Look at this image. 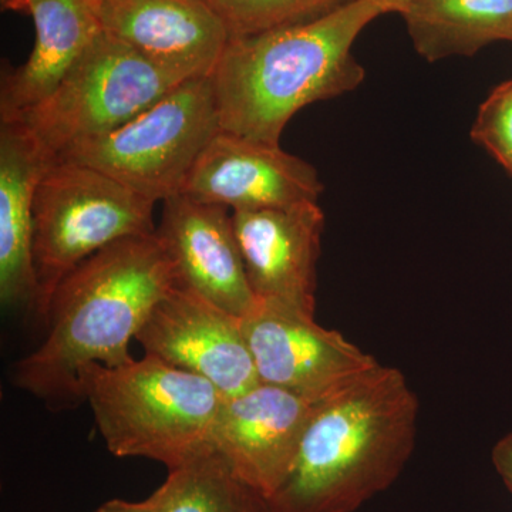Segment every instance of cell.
Listing matches in <instances>:
<instances>
[{
	"mask_svg": "<svg viewBox=\"0 0 512 512\" xmlns=\"http://www.w3.org/2000/svg\"><path fill=\"white\" fill-rule=\"evenodd\" d=\"M175 286L173 262L157 232L101 249L57 286L42 320L45 339L13 363L10 382L50 412L76 409L84 403L80 370L131 362V340Z\"/></svg>",
	"mask_w": 512,
	"mask_h": 512,
	"instance_id": "6da1fadb",
	"label": "cell"
},
{
	"mask_svg": "<svg viewBox=\"0 0 512 512\" xmlns=\"http://www.w3.org/2000/svg\"><path fill=\"white\" fill-rule=\"evenodd\" d=\"M419 417L406 375L382 363L316 403L275 512H356L402 476Z\"/></svg>",
	"mask_w": 512,
	"mask_h": 512,
	"instance_id": "7a4b0ae2",
	"label": "cell"
},
{
	"mask_svg": "<svg viewBox=\"0 0 512 512\" xmlns=\"http://www.w3.org/2000/svg\"><path fill=\"white\" fill-rule=\"evenodd\" d=\"M380 15L370 0H349L316 19L229 40L210 76L221 130L281 144L298 111L353 92L366 76L353 45Z\"/></svg>",
	"mask_w": 512,
	"mask_h": 512,
	"instance_id": "3957f363",
	"label": "cell"
},
{
	"mask_svg": "<svg viewBox=\"0 0 512 512\" xmlns=\"http://www.w3.org/2000/svg\"><path fill=\"white\" fill-rule=\"evenodd\" d=\"M80 389L113 456L148 458L168 471L210 450L225 400L204 377L151 355L123 366L83 367Z\"/></svg>",
	"mask_w": 512,
	"mask_h": 512,
	"instance_id": "277c9868",
	"label": "cell"
},
{
	"mask_svg": "<svg viewBox=\"0 0 512 512\" xmlns=\"http://www.w3.org/2000/svg\"><path fill=\"white\" fill-rule=\"evenodd\" d=\"M156 204L89 165L53 161L33 207L37 318H45L57 286L90 256L120 239L156 234Z\"/></svg>",
	"mask_w": 512,
	"mask_h": 512,
	"instance_id": "5b68a950",
	"label": "cell"
},
{
	"mask_svg": "<svg viewBox=\"0 0 512 512\" xmlns=\"http://www.w3.org/2000/svg\"><path fill=\"white\" fill-rule=\"evenodd\" d=\"M221 130L208 77L175 87L111 133L67 148L56 160L89 165L156 202L181 194L192 167Z\"/></svg>",
	"mask_w": 512,
	"mask_h": 512,
	"instance_id": "8992f818",
	"label": "cell"
},
{
	"mask_svg": "<svg viewBox=\"0 0 512 512\" xmlns=\"http://www.w3.org/2000/svg\"><path fill=\"white\" fill-rule=\"evenodd\" d=\"M190 79L101 32L52 96L18 120L53 158L111 133Z\"/></svg>",
	"mask_w": 512,
	"mask_h": 512,
	"instance_id": "52a82bcc",
	"label": "cell"
},
{
	"mask_svg": "<svg viewBox=\"0 0 512 512\" xmlns=\"http://www.w3.org/2000/svg\"><path fill=\"white\" fill-rule=\"evenodd\" d=\"M244 332L259 383L282 387L313 403L379 365L375 356L338 330L274 303L259 302L244 319Z\"/></svg>",
	"mask_w": 512,
	"mask_h": 512,
	"instance_id": "ba28073f",
	"label": "cell"
},
{
	"mask_svg": "<svg viewBox=\"0 0 512 512\" xmlns=\"http://www.w3.org/2000/svg\"><path fill=\"white\" fill-rule=\"evenodd\" d=\"M136 342L146 355L204 377L225 399L259 383L244 319L181 286L154 306Z\"/></svg>",
	"mask_w": 512,
	"mask_h": 512,
	"instance_id": "9c48e42d",
	"label": "cell"
},
{
	"mask_svg": "<svg viewBox=\"0 0 512 512\" xmlns=\"http://www.w3.org/2000/svg\"><path fill=\"white\" fill-rule=\"evenodd\" d=\"M232 224L256 299L315 318L325 229L318 202L232 211Z\"/></svg>",
	"mask_w": 512,
	"mask_h": 512,
	"instance_id": "30bf717a",
	"label": "cell"
},
{
	"mask_svg": "<svg viewBox=\"0 0 512 512\" xmlns=\"http://www.w3.org/2000/svg\"><path fill=\"white\" fill-rule=\"evenodd\" d=\"M323 188L316 168L281 144L220 130L198 157L181 194L242 211L318 202Z\"/></svg>",
	"mask_w": 512,
	"mask_h": 512,
	"instance_id": "8fae6325",
	"label": "cell"
},
{
	"mask_svg": "<svg viewBox=\"0 0 512 512\" xmlns=\"http://www.w3.org/2000/svg\"><path fill=\"white\" fill-rule=\"evenodd\" d=\"M316 403L258 383L222 404L212 450L245 483L271 498L291 473Z\"/></svg>",
	"mask_w": 512,
	"mask_h": 512,
	"instance_id": "7c38bea8",
	"label": "cell"
},
{
	"mask_svg": "<svg viewBox=\"0 0 512 512\" xmlns=\"http://www.w3.org/2000/svg\"><path fill=\"white\" fill-rule=\"evenodd\" d=\"M157 237L173 262L178 286L239 319L258 308L229 208L174 195L163 201Z\"/></svg>",
	"mask_w": 512,
	"mask_h": 512,
	"instance_id": "4fadbf2b",
	"label": "cell"
},
{
	"mask_svg": "<svg viewBox=\"0 0 512 512\" xmlns=\"http://www.w3.org/2000/svg\"><path fill=\"white\" fill-rule=\"evenodd\" d=\"M97 12L104 32L184 79L211 76L231 40L204 0H97Z\"/></svg>",
	"mask_w": 512,
	"mask_h": 512,
	"instance_id": "5bb4252c",
	"label": "cell"
},
{
	"mask_svg": "<svg viewBox=\"0 0 512 512\" xmlns=\"http://www.w3.org/2000/svg\"><path fill=\"white\" fill-rule=\"evenodd\" d=\"M55 158L22 121L0 124V301L9 311L37 309L33 207Z\"/></svg>",
	"mask_w": 512,
	"mask_h": 512,
	"instance_id": "9a60e30c",
	"label": "cell"
},
{
	"mask_svg": "<svg viewBox=\"0 0 512 512\" xmlns=\"http://www.w3.org/2000/svg\"><path fill=\"white\" fill-rule=\"evenodd\" d=\"M35 23L28 62L3 77L0 119L18 120L52 96L103 32L97 0H18Z\"/></svg>",
	"mask_w": 512,
	"mask_h": 512,
	"instance_id": "2e32d148",
	"label": "cell"
},
{
	"mask_svg": "<svg viewBox=\"0 0 512 512\" xmlns=\"http://www.w3.org/2000/svg\"><path fill=\"white\" fill-rule=\"evenodd\" d=\"M402 16L414 49L430 63L512 42V0H413Z\"/></svg>",
	"mask_w": 512,
	"mask_h": 512,
	"instance_id": "e0dca14e",
	"label": "cell"
},
{
	"mask_svg": "<svg viewBox=\"0 0 512 512\" xmlns=\"http://www.w3.org/2000/svg\"><path fill=\"white\" fill-rule=\"evenodd\" d=\"M151 498L156 512H275L271 500L241 480L212 447L168 471Z\"/></svg>",
	"mask_w": 512,
	"mask_h": 512,
	"instance_id": "ac0fdd59",
	"label": "cell"
},
{
	"mask_svg": "<svg viewBox=\"0 0 512 512\" xmlns=\"http://www.w3.org/2000/svg\"><path fill=\"white\" fill-rule=\"evenodd\" d=\"M231 39L259 35L325 15L349 0H204Z\"/></svg>",
	"mask_w": 512,
	"mask_h": 512,
	"instance_id": "d6986e66",
	"label": "cell"
},
{
	"mask_svg": "<svg viewBox=\"0 0 512 512\" xmlns=\"http://www.w3.org/2000/svg\"><path fill=\"white\" fill-rule=\"evenodd\" d=\"M471 138L512 177V79L495 87L483 101Z\"/></svg>",
	"mask_w": 512,
	"mask_h": 512,
	"instance_id": "ffe728a7",
	"label": "cell"
},
{
	"mask_svg": "<svg viewBox=\"0 0 512 512\" xmlns=\"http://www.w3.org/2000/svg\"><path fill=\"white\" fill-rule=\"evenodd\" d=\"M491 463L495 473L512 494V431L494 444L491 450Z\"/></svg>",
	"mask_w": 512,
	"mask_h": 512,
	"instance_id": "44dd1931",
	"label": "cell"
},
{
	"mask_svg": "<svg viewBox=\"0 0 512 512\" xmlns=\"http://www.w3.org/2000/svg\"><path fill=\"white\" fill-rule=\"evenodd\" d=\"M94 512H156V505L150 495L147 500L138 501V503L126 500L106 501Z\"/></svg>",
	"mask_w": 512,
	"mask_h": 512,
	"instance_id": "7402d4cb",
	"label": "cell"
},
{
	"mask_svg": "<svg viewBox=\"0 0 512 512\" xmlns=\"http://www.w3.org/2000/svg\"><path fill=\"white\" fill-rule=\"evenodd\" d=\"M377 9L384 13H402L413 0H370Z\"/></svg>",
	"mask_w": 512,
	"mask_h": 512,
	"instance_id": "603a6c76",
	"label": "cell"
}]
</instances>
